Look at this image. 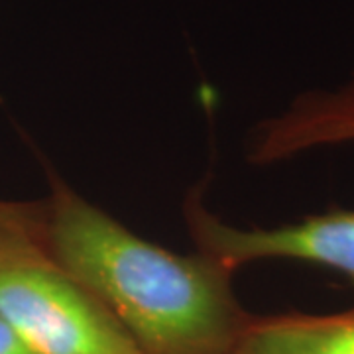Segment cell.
I'll list each match as a JSON object with an SVG mask.
<instances>
[{"mask_svg":"<svg viewBox=\"0 0 354 354\" xmlns=\"http://www.w3.org/2000/svg\"><path fill=\"white\" fill-rule=\"evenodd\" d=\"M41 241L144 354H232L252 317L225 266L148 242L59 181L44 201Z\"/></svg>","mask_w":354,"mask_h":354,"instance_id":"1","label":"cell"},{"mask_svg":"<svg viewBox=\"0 0 354 354\" xmlns=\"http://www.w3.org/2000/svg\"><path fill=\"white\" fill-rule=\"evenodd\" d=\"M36 223H0V317L32 354H144L59 264Z\"/></svg>","mask_w":354,"mask_h":354,"instance_id":"2","label":"cell"},{"mask_svg":"<svg viewBox=\"0 0 354 354\" xmlns=\"http://www.w3.org/2000/svg\"><path fill=\"white\" fill-rule=\"evenodd\" d=\"M185 218L199 252L232 274L254 260H297L335 270L354 288V209L333 207L276 227L236 228L211 215L191 195Z\"/></svg>","mask_w":354,"mask_h":354,"instance_id":"3","label":"cell"},{"mask_svg":"<svg viewBox=\"0 0 354 354\" xmlns=\"http://www.w3.org/2000/svg\"><path fill=\"white\" fill-rule=\"evenodd\" d=\"M354 144V73L335 88L295 97L254 132L248 160L278 164L317 148Z\"/></svg>","mask_w":354,"mask_h":354,"instance_id":"4","label":"cell"},{"mask_svg":"<svg viewBox=\"0 0 354 354\" xmlns=\"http://www.w3.org/2000/svg\"><path fill=\"white\" fill-rule=\"evenodd\" d=\"M232 354H354V305L337 313L252 315Z\"/></svg>","mask_w":354,"mask_h":354,"instance_id":"5","label":"cell"},{"mask_svg":"<svg viewBox=\"0 0 354 354\" xmlns=\"http://www.w3.org/2000/svg\"><path fill=\"white\" fill-rule=\"evenodd\" d=\"M44 215V203L0 201V223H36Z\"/></svg>","mask_w":354,"mask_h":354,"instance_id":"6","label":"cell"},{"mask_svg":"<svg viewBox=\"0 0 354 354\" xmlns=\"http://www.w3.org/2000/svg\"><path fill=\"white\" fill-rule=\"evenodd\" d=\"M0 354H32L2 317H0Z\"/></svg>","mask_w":354,"mask_h":354,"instance_id":"7","label":"cell"}]
</instances>
